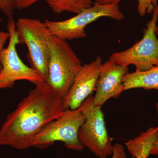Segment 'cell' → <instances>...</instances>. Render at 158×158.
<instances>
[{"mask_svg":"<svg viewBox=\"0 0 158 158\" xmlns=\"http://www.w3.org/2000/svg\"><path fill=\"white\" fill-rule=\"evenodd\" d=\"M65 99L42 81L35 85L17 108L6 117L0 128V146L19 150L32 147L43 128L61 116Z\"/></svg>","mask_w":158,"mask_h":158,"instance_id":"6da1fadb","label":"cell"},{"mask_svg":"<svg viewBox=\"0 0 158 158\" xmlns=\"http://www.w3.org/2000/svg\"><path fill=\"white\" fill-rule=\"evenodd\" d=\"M48 42L50 58L48 77L46 82L66 99L81 68V61L66 40L51 34Z\"/></svg>","mask_w":158,"mask_h":158,"instance_id":"7a4b0ae2","label":"cell"},{"mask_svg":"<svg viewBox=\"0 0 158 158\" xmlns=\"http://www.w3.org/2000/svg\"><path fill=\"white\" fill-rule=\"evenodd\" d=\"M20 42L27 47L31 67L37 71L44 82L48 77L50 50L48 39L51 34L44 22L29 18H20L15 23Z\"/></svg>","mask_w":158,"mask_h":158,"instance_id":"3957f363","label":"cell"},{"mask_svg":"<svg viewBox=\"0 0 158 158\" xmlns=\"http://www.w3.org/2000/svg\"><path fill=\"white\" fill-rule=\"evenodd\" d=\"M85 117L79 129L81 144L99 158H107L113 153V139L108 134L101 107L94 104L90 95L79 108Z\"/></svg>","mask_w":158,"mask_h":158,"instance_id":"277c9868","label":"cell"},{"mask_svg":"<svg viewBox=\"0 0 158 158\" xmlns=\"http://www.w3.org/2000/svg\"><path fill=\"white\" fill-rule=\"evenodd\" d=\"M103 17L121 21L125 15L118 4L101 5L95 2L73 17L59 21L45 19L44 23L51 34L66 41L85 38L87 36L86 26Z\"/></svg>","mask_w":158,"mask_h":158,"instance_id":"5b68a950","label":"cell"},{"mask_svg":"<svg viewBox=\"0 0 158 158\" xmlns=\"http://www.w3.org/2000/svg\"><path fill=\"white\" fill-rule=\"evenodd\" d=\"M85 121L79 108L65 110L62 116L43 128L34 138L32 147L45 149L56 141H61L68 149L82 151L85 147L79 141L78 133Z\"/></svg>","mask_w":158,"mask_h":158,"instance_id":"8992f818","label":"cell"},{"mask_svg":"<svg viewBox=\"0 0 158 158\" xmlns=\"http://www.w3.org/2000/svg\"><path fill=\"white\" fill-rule=\"evenodd\" d=\"M152 14L151 19L143 29L142 39L127 49L113 53L109 59L119 65H134L136 71L148 70L158 66V38L156 33L158 5Z\"/></svg>","mask_w":158,"mask_h":158,"instance_id":"52a82bcc","label":"cell"},{"mask_svg":"<svg viewBox=\"0 0 158 158\" xmlns=\"http://www.w3.org/2000/svg\"><path fill=\"white\" fill-rule=\"evenodd\" d=\"M14 19L9 20L7 31L10 34L8 46L0 56V90L11 88L17 81H27L36 85L44 81L42 77L31 67L26 65L20 58L16 47L20 44Z\"/></svg>","mask_w":158,"mask_h":158,"instance_id":"ba28073f","label":"cell"},{"mask_svg":"<svg viewBox=\"0 0 158 158\" xmlns=\"http://www.w3.org/2000/svg\"><path fill=\"white\" fill-rule=\"evenodd\" d=\"M128 71V66L116 64L110 59L102 63L94 96V104L102 107L110 99L119 98L125 91L123 80Z\"/></svg>","mask_w":158,"mask_h":158,"instance_id":"9c48e42d","label":"cell"},{"mask_svg":"<svg viewBox=\"0 0 158 158\" xmlns=\"http://www.w3.org/2000/svg\"><path fill=\"white\" fill-rule=\"evenodd\" d=\"M102 64L101 57L82 65L77 75L65 102V110H75L96 90L97 82Z\"/></svg>","mask_w":158,"mask_h":158,"instance_id":"30bf717a","label":"cell"},{"mask_svg":"<svg viewBox=\"0 0 158 158\" xmlns=\"http://www.w3.org/2000/svg\"><path fill=\"white\" fill-rule=\"evenodd\" d=\"M124 90L142 88L158 90V66L149 70L127 73L123 80Z\"/></svg>","mask_w":158,"mask_h":158,"instance_id":"8fae6325","label":"cell"},{"mask_svg":"<svg viewBox=\"0 0 158 158\" xmlns=\"http://www.w3.org/2000/svg\"><path fill=\"white\" fill-rule=\"evenodd\" d=\"M54 12H69L78 14L93 5L92 0H45Z\"/></svg>","mask_w":158,"mask_h":158,"instance_id":"7c38bea8","label":"cell"},{"mask_svg":"<svg viewBox=\"0 0 158 158\" xmlns=\"http://www.w3.org/2000/svg\"><path fill=\"white\" fill-rule=\"evenodd\" d=\"M158 0H138L137 7L138 14L141 17L146 14H151L158 5Z\"/></svg>","mask_w":158,"mask_h":158,"instance_id":"4fadbf2b","label":"cell"},{"mask_svg":"<svg viewBox=\"0 0 158 158\" xmlns=\"http://www.w3.org/2000/svg\"><path fill=\"white\" fill-rule=\"evenodd\" d=\"M15 9L14 0H0V11L9 20L14 18Z\"/></svg>","mask_w":158,"mask_h":158,"instance_id":"5bb4252c","label":"cell"},{"mask_svg":"<svg viewBox=\"0 0 158 158\" xmlns=\"http://www.w3.org/2000/svg\"><path fill=\"white\" fill-rule=\"evenodd\" d=\"M152 147L150 144H144L136 148L131 156L133 158H148L150 155Z\"/></svg>","mask_w":158,"mask_h":158,"instance_id":"9a60e30c","label":"cell"},{"mask_svg":"<svg viewBox=\"0 0 158 158\" xmlns=\"http://www.w3.org/2000/svg\"><path fill=\"white\" fill-rule=\"evenodd\" d=\"M111 158H127L124 147L120 144L113 145V153Z\"/></svg>","mask_w":158,"mask_h":158,"instance_id":"2e32d148","label":"cell"},{"mask_svg":"<svg viewBox=\"0 0 158 158\" xmlns=\"http://www.w3.org/2000/svg\"><path fill=\"white\" fill-rule=\"evenodd\" d=\"M40 0H14L15 9L19 10L27 9Z\"/></svg>","mask_w":158,"mask_h":158,"instance_id":"e0dca14e","label":"cell"},{"mask_svg":"<svg viewBox=\"0 0 158 158\" xmlns=\"http://www.w3.org/2000/svg\"><path fill=\"white\" fill-rule=\"evenodd\" d=\"M10 34L9 32L0 31V56L1 53L4 48V46L7 40L9 39ZM2 67L0 63V72L2 70Z\"/></svg>","mask_w":158,"mask_h":158,"instance_id":"ac0fdd59","label":"cell"},{"mask_svg":"<svg viewBox=\"0 0 158 158\" xmlns=\"http://www.w3.org/2000/svg\"><path fill=\"white\" fill-rule=\"evenodd\" d=\"M96 2L101 5H110V4H118L122 0H95Z\"/></svg>","mask_w":158,"mask_h":158,"instance_id":"d6986e66","label":"cell"},{"mask_svg":"<svg viewBox=\"0 0 158 158\" xmlns=\"http://www.w3.org/2000/svg\"><path fill=\"white\" fill-rule=\"evenodd\" d=\"M150 155L158 156V135L156 138V141L153 144L151 150Z\"/></svg>","mask_w":158,"mask_h":158,"instance_id":"ffe728a7","label":"cell"},{"mask_svg":"<svg viewBox=\"0 0 158 158\" xmlns=\"http://www.w3.org/2000/svg\"><path fill=\"white\" fill-rule=\"evenodd\" d=\"M156 33L157 36H158V25H157L156 28Z\"/></svg>","mask_w":158,"mask_h":158,"instance_id":"44dd1931","label":"cell"},{"mask_svg":"<svg viewBox=\"0 0 158 158\" xmlns=\"http://www.w3.org/2000/svg\"><path fill=\"white\" fill-rule=\"evenodd\" d=\"M156 109L157 112V114L158 115V102L156 104Z\"/></svg>","mask_w":158,"mask_h":158,"instance_id":"7402d4cb","label":"cell"}]
</instances>
